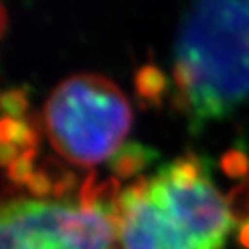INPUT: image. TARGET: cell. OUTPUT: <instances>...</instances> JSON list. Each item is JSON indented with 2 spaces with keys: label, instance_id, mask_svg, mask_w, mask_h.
Returning a JSON list of instances; mask_svg holds the SVG:
<instances>
[{
  "label": "cell",
  "instance_id": "7a4b0ae2",
  "mask_svg": "<svg viewBox=\"0 0 249 249\" xmlns=\"http://www.w3.org/2000/svg\"><path fill=\"white\" fill-rule=\"evenodd\" d=\"M173 76L192 132L249 102V0H192L180 23Z\"/></svg>",
  "mask_w": 249,
  "mask_h": 249
},
{
  "label": "cell",
  "instance_id": "5b68a950",
  "mask_svg": "<svg viewBox=\"0 0 249 249\" xmlns=\"http://www.w3.org/2000/svg\"><path fill=\"white\" fill-rule=\"evenodd\" d=\"M152 158H154L152 151L142 147V145L130 144L114 154V158L111 160V168L121 177H132L139 170H142L145 164H149Z\"/></svg>",
  "mask_w": 249,
  "mask_h": 249
},
{
  "label": "cell",
  "instance_id": "277c9868",
  "mask_svg": "<svg viewBox=\"0 0 249 249\" xmlns=\"http://www.w3.org/2000/svg\"><path fill=\"white\" fill-rule=\"evenodd\" d=\"M132 124V107L101 74H76L61 83L45 104L52 147L74 166L113 160Z\"/></svg>",
  "mask_w": 249,
  "mask_h": 249
},
{
  "label": "cell",
  "instance_id": "3957f363",
  "mask_svg": "<svg viewBox=\"0 0 249 249\" xmlns=\"http://www.w3.org/2000/svg\"><path fill=\"white\" fill-rule=\"evenodd\" d=\"M116 180L87 182L76 199L18 196L0 216V249H116Z\"/></svg>",
  "mask_w": 249,
  "mask_h": 249
},
{
  "label": "cell",
  "instance_id": "6da1fadb",
  "mask_svg": "<svg viewBox=\"0 0 249 249\" xmlns=\"http://www.w3.org/2000/svg\"><path fill=\"white\" fill-rule=\"evenodd\" d=\"M239 223L210 166L185 154L144 177L116 197V249H225Z\"/></svg>",
  "mask_w": 249,
  "mask_h": 249
}]
</instances>
